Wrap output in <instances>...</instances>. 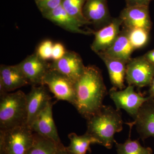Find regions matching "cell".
Instances as JSON below:
<instances>
[{
  "instance_id": "6da1fadb",
  "label": "cell",
  "mask_w": 154,
  "mask_h": 154,
  "mask_svg": "<svg viewBox=\"0 0 154 154\" xmlns=\"http://www.w3.org/2000/svg\"><path fill=\"white\" fill-rule=\"evenodd\" d=\"M75 90L73 106L86 119L101 109L107 93L102 72L94 65L85 67L83 74L75 83Z\"/></svg>"
},
{
  "instance_id": "7a4b0ae2",
  "label": "cell",
  "mask_w": 154,
  "mask_h": 154,
  "mask_svg": "<svg viewBox=\"0 0 154 154\" xmlns=\"http://www.w3.org/2000/svg\"><path fill=\"white\" fill-rule=\"evenodd\" d=\"M87 120L86 133L98 141L99 144L112 148L115 143L114 135L122 131L123 121L120 110L104 105Z\"/></svg>"
},
{
  "instance_id": "3957f363",
  "label": "cell",
  "mask_w": 154,
  "mask_h": 154,
  "mask_svg": "<svg viewBox=\"0 0 154 154\" xmlns=\"http://www.w3.org/2000/svg\"><path fill=\"white\" fill-rule=\"evenodd\" d=\"M0 96V130L27 125L26 94L18 91Z\"/></svg>"
},
{
  "instance_id": "277c9868",
  "label": "cell",
  "mask_w": 154,
  "mask_h": 154,
  "mask_svg": "<svg viewBox=\"0 0 154 154\" xmlns=\"http://www.w3.org/2000/svg\"><path fill=\"white\" fill-rule=\"evenodd\" d=\"M33 139L34 132L27 125L0 130V154H26Z\"/></svg>"
},
{
  "instance_id": "5b68a950",
  "label": "cell",
  "mask_w": 154,
  "mask_h": 154,
  "mask_svg": "<svg viewBox=\"0 0 154 154\" xmlns=\"http://www.w3.org/2000/svg\"><path fill=\"white\" fill-rule=\"evenodd\" d=\"M154 77V65L144 56L131 58L126 65L125 80L128 85L141 88L150 85Z\"/></svg>"
},
{
  "instance_id": "8992f818",
  "label": "cell",
  "mask_w": 154,
  "mask_h": 154,
  "mask_svg": "<svg viewBox=\"0 0 154 154\" xmlns=\"http://www.w3.org/2000/svg\"><path fill=\"white\" fill-rule=\"evenodd\" d=\"M110 98L114 102L116 109H123L135 119L144 103L151 96L145 97L134 91V86L128 85L122 90L112 88L109 92Z\"/></svg>"
},
{
  "instance_id": "52a82bcc",
  "label": "cell",
  "mask_w": 154,
  "mask_h": 154,
  "mask_svg": "<svg viewBox=\"0 0 154 154\" xmlns=\"http://www.w3.org/2000/svg\"><path fill=\"white\" fill-rule=\"evenodd\" d=\"M42 85L47 86L57 100L66 101L74 105L75 84L65 76L50 68L45 76Z\"/></svg>"
},
{
  "instance_id": "ba28073f",
  "label": "cell",
  "mask_w": 154,
  "mask_h": 154,
  "mask_svg": "<svg viewBox=\"0 0 154 154\" xmlns=\"http://www.w3.org/2000/svg\"><path fill=\"white\" fill-rule=\"evenodd\" d=\"M85 67L81 56L72 51H67L60 59L50 63L51 69L60 73L75 84L83 74Z\"/></svg>"
},
{
  "instance_id": "9c48e42d",
  "label": "cell",
  "mask_w": 154,
  "mask_h": 154,
  "mask_svg": "<svg viewBox=\"0 0 154 154\" xmlns=\"http://www.w3.org/2000/svg\"><path fill=\"white\" fill-rule=\"evenodd\" d=\"M52 106V102H50L37 116L30 127L33 132L51 140L59 147H63L64 146L61 141L54 120Z\"/></svg>"
},
{
  "instance_id": "30bf717a",
  "label": "cell",
  "mask_w": 154,
  "mask_h": 154,
  "mask_svg": "<svg viewBox=\"0 0 154 154\" xmlns=\"http://www.w3.org/2000/svg\"><path fill=\"white\" fill-rule=\"evenodd\" d=\"M29 85H42L43 80L50 67V63L39 57L36 53L28 56L18 64Z\"/></svg>"
},
{
  "instance_id": "8fae6325",
  "label": "cell",
  "mask_w": 154,
  "mask_h": 154,
  "mask_svg": "<svg viewBox=\"0 0 154 154\" xmlns=\"http://www.w3.org/2000/svg\"><path fill=\"white\" fill-rule=\"evenodd\" d=\"M119 17L126 29L141 28L149 31L151 29L149 6H126L122 11Z\"/></svg>"
},
{
  "instance_id": "7c38bea8",
  "label": "cell",
  "mask_w": 154,
  "mask_h": 154,
  "mask_svg": "<svg viewBox=\"0 0 154 154\" xmlns=\"http://www.w3.org/2000/svg\"><path fill=\"white\" fill-rule=\"evenodd\" d=\"M122 25L119 17L113 18L108 25L94 32V39L91 49L97 54L109 48L119 35Z\"/></svg>"
},
{
  "instance_id": "4fadbf2b",
  "label": "cell",
  "mask_w": 154,
  "mask_h": 154,
  "mask_svg": "<svg viewBox=\"0 0 154 154\" xmlns=\"http://www.w3.org/2000/svg\"><path fill=\"white\" fill-rule=\"evenodd\" d=\"M28 119L27 125L30 127L37 116L51 102L49 91L45 85L32 86L26 95Z\"/></svg>"
},
{
  "instance_id": "5bb4252c",
  "label": "cell",
  "mask_w": 154,
  "mask_h": 154,
  "mask_svg": "<svg viewBox=\"0 0 154 154\" xmlns=\"http://www.w3.org/2000/svg\"><path fill=\"white\" fill-rule=\"evenodd\" d=\"M131 123L136 125L143 140L154 137V98L151 97L144 103Z\"/></svg>"
},
{
  "instance_id": "9a60e30c",
  "label": "cell",
  "mask_w": 154,
  "mask_h": 154,
  "mask_svg": "<svg viewBox=\"0 0 154 154\" xmlns=\"http://www.w3.org/2000/svg\"><path fill=\"white\" fill-rule=\"evenodd\" d=\"M29 85L19 65L0 66V95Z\"/></svg>"
},
{
  "instance_id": "2e32d148",
  "label": "cell",
  "mask_w": 154,
  "mask_h": 154,
  "mask_svg": "<svg viewBox=\"0 0 154 154\" xmlns=\"http://www.w3.org/2000/svg\"><path fill=\"white\" fill-rule=\"evenodd\" d=\"M83 15L90 24L103 27L112 20L107 0H86L83 10Z\"/></svg>"
},
{
  "instance_id": "e0dca14e",
  "label": "cell",
  "mask_w": 154,
  "mask_h": 154,
  "mask_svg": "<svg viewBox=\"0 0 154 154\" xmlns=\"http://www.w3.org/2000/svg\"><path fill=\"white\" fill-rule=\"evenodd\" d=\"M43 16L53 23L69 32L84 35L94 34V31H87L82 29V27L84 25L69 15L61 5L56 8L43 14Z\"/></svg>"
},
{
  "instance_id": "ac0fdd59",
  "label": "cell",
  "mask_w": 154,
  "mask_h": 154,
  "mask_svg": "<svg viewBox=\"0 0 154 154\" xmlns=\"http://www.w3.org/2000/svg\"><path fill=\"white\" fill-rule=\"evenodd\" d=\"M134 50L128 38L127 30L125 28L120 31L118 37L109 48L98 54L128 63L131 59V54Z\"/></svg>"
},
{
  "instance_id": "d6986e66",
  "label": "cell",
  "mask_w": 154,
  "mask_h": 154,
  "mask_svg": "<svg viewBox=\"0 0 154 154\" xmlns=\"http://www.w3.org/2000/svg\"><path fill=\"white\" fill-rule=\"evenodd\" d=\"M97 54L107 67L113 88L119 90L125 89V87L124 82L127 63L120 60L107 57L101 54Z\"/></svg>"
},
{
  "instance_id": "ffe728a7",
  "label": "cell",
  "mask_w": 154,
  "mask_h": 154,
  "mask_svg": "<svg viewBox=\"0 0 154 154\" xmlns=\"http://www.w3.org/2000/svg\"><path fill=\"white\" fill-rule=\"evenodd\" d=\"M70 143L66 147L68 152L71 154H86L87 152H91V144H98L99 142L85 133L82 135L79 136L75 133H71L68 135Z\"/></svg>"
},
{
  "instance_id": "44dd1931",
  "label": "cell",
  "mask_w": 154,
  "mask_h": 154,
  "mask_svg": "<svg viewBox=\"0 0 154 154\" xmlns=\"http://www.w3.org/2000/svg\"><path fill=\"white\" fill-rule=\"evenodd\" d=\"M130 127L128 138L123 143L116 142V146L118 154H153L152 149L150 147H145L141 145L137 140H131V129L134 126L131 122L127 123Z\"/></svg>"
},
{
  "instance_id": "7402d4cb",
  "label": "cell",
  "mask_w": 154,
  "mask_h": 154,
  "mask_svg": "<svg viewBox=\"0 0 154 154\" xmlns=\"http://www.w3.org/2000/svg\"><path fill=\"white\" fill-rule=\"evenodd\" d=\"M59 147L51 140L34 133L33 144L26 154H55Z\"/></svg>"
},
{
  "instance_id": "603a6c76",
  "label": "cell",
  "mask_w": 154,
  "mask_h": 154,
  "mask_svg": "<svg viewBox=\"0 0 154 154\" xmlns=\"http://www.w3.org/2000/svg\"><path fill=\"white\" fill-rule=\"evenodd\" d=\"M86 0H62L61 5L72 17L79 20L83 25L90 23L83 15V10Z\"/></svg>"
},
{
  "instance_id": "cb8c5ba5",
  "label": "cell",
  "mask_w": 154,
  "mask_h": 154,
  "mask_svg": "<svg viewBox=\"0 0 154 154\" xmlns=\"http://www.w3.org/2000/svg\"><path fill=\"white\" fill-rule=\"evenodd\" d=\"M126 29L130 41L134 50L142 48L147 44L150 31L141 28Z\"/></svg>"
},
{
  "instance_id": "d4e9b609",
  "label": "cell",
  "mask_w": 154,
  "mask_h": 154,
  "mask_svg": "<svg viewBox=\"0 0 154 154\" xmlns=\"http://www.w3.org/2000/svg\"><path fill=\"white\" fill-rule=\"evenodd\" d=\"M54 44L51 40H44L38 45L36 53L42 59L45 61L52 60Z\"/></svg>"
},
{
  "instance_id": "484cf974",
  "label": "cell",
  "mask_w": 154,
  "mask_h": 154,
  "mask_svg": "<svg viewBox=\"0 0 154 154\" xmlns=\"http://www.w3.org/2000/svg\"><path fill=\"white\" fill-rule=\"evenodd\" d=\"M62 0H41L36 3L42 14L56 8L61 5Z\"/></svg>"
},
{
  "instance_id": "4316f807",
  "label": "cell",
  "mask_w": 154,
  "mask_h": 154,
  "mask_svg": "<svg viewBox=\"0 0 154 154\" xmlns=\"http://www.w3.org/2000/svg\"><path fill=\"white\" fill-rule=\"evenodd\" d=\"M66 51L63 44L60 42L54 43L53 48L52 60L56 61L60 59L65 55Z\"/></svg>"
},
{
  "instance_id": "83f0119b",
  "label": "cell",
  "mask_w": 154,
  "mask_h": 154,
  "mask_svg": "<svg viewBox=\"0 0 154 154\" xmlns=\"http://www.w3.org/2000/svg\"><path fill=\"white\" fill-rule=\"evenodd\" d=\"M126 6H147L152 0H125Z\"/></svg>"
},
{
  "instance_id": "f1b7e54d",
  "label": "cell",
  "mask_w": 154,
  "mask_h": 154,
  "mask_svg": "<svg viewBox=\"0 0 154 154\" xmlns=\"http://www.w3.org/2000/svg\"><path fill=\"white\" fill-rule=\"evenodd\" d=\"M144 56L149 61L154 65V49L147 52Z\"/></svg>"
},
{
  "instance_id": "f546056e",
  "label": "cell",
  "mask_w": 154,
  "mask_h": 154,
  "mask_svg": "<svg viewBox=\"0 0 154 154\" xmlns=\"http://www.w3.org/2000/svg\"><path fill=\"white\" fill-rule=\"evenodd\" d=\"M55 154H71L68 152L66 149V147L64 146L63 147H59L57 149V151Z\"/></svg>"
},
{
  "instance_id": "4dcf8cb0",
  "label": "cell",
  "mask_w": 154,
  "mask_h": 154,
  "mask_svg": "<svg viewBox=\"0 0 154 154\" xmlns=\"http://www.w3.org/2000/svg\"><path fill=\"white\" fill-rule=\"evenodd\" d=\"M149 96L154 98V77L150 85L149 90Z\"/></svg>"
},
{
  "instance_id": "1f68e13d",
  "label": "cell",
  "mask_w": 154,
  "mask_h": 154,
  "mask_svg": "<svg viewBox=\"0 0 154 154\" xmlns=\"http://www.w3.org/2000/svg\"><path fill=\"white\" fill-rule=\"evenodd\" d=\"M36 1V2H39V1H41V0H35Z\"/></svg>"
}]
</instances>
